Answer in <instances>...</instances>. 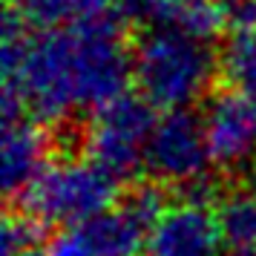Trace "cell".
Listing matches in <instances>:
<instances>
[{
  "label": "cell",
  "instance_id": "cell-8",
  "mask_svg": "<svg viewBox=\"0 0 256 256\" xmlns=\"http://www.w3.org/2000/svg\"><path fill=\"white\" fill-rule=\"evenodd\" d=\"M222 230L210 208L178 202L147 230V256H219Z\"/></svg>",
  "mask_w": 256,
  "mask_h": 256
},
{
  "label": "cell",
  "instance_id": "cell-2",
  "mask_svg": "<svg viewBox=\"0 0 256 256\" xmlns=\"http://www.w3.org/2000/svg\"><path fill=\"white\" fill-rule=\"evenodd\" d=\"M216 58L204 40L182 29H150L132 52V78L152 106L190 110L208 92Z\"/></svg>",
  "mask_w": 256,
  "mask_h": 256
},
{
  "label": "cell",
  "instance_id": "cell-15",
  "mask_svg": "<svg viewBox=\"0 0 256 256\" xmlns=\"http://www.w3.org/2000/svg\"><path fill=\"white\" fill-rule=\"evenodd\" d=\"M121 208L130 210V213H132V216H136L147 230H150L152 224L158 222V216L167 210V204H164V193L156 184H141V187H136V190L124 198V204H121Z\"/></svg>",
  "mask_w": 256,
  "mask_h": 256
},
{
  "label": "cell",
  "instance_id": "cell-9",
  "mask_svg": "<svg viewBox=\"0 0 256 256\" xmlns=\"http://www.w3.org/2000/svg\"><path fill=\"white\" fill-rule=\"evenodd\" d=\"M49 141L35 118H3L0 141V184L6 196H24L49 167Z\"/></svg>",
  "mask_w": 256,
  "mask_h": 256
},
{
  "label": "cell",
  "instance_id": "cell-17",
  "mask_svg": "<svg viewBox=\"0 0 256 256\" xmlns=\"http://www.w3.org/2000/svg\"><path fill=\"white\" fill-rule=\"evenodd\" d=\"M130 0H86V18L90 14H112L118 6H127Z\"/></svg>",
  "mask_w": 256,
  "mask_h": 256
},
{
  "label": "cell",
  "instance_id": "cell-7",
  "mask_svg": "<svg viewBox=\"0 0 256 256\" xmlns=\"http://www.w3.org/2000/svg\"><path fill=\"white\" fill-rule=\"evenodd\" d=\"M144 244L147 228L130 210L118 208L64 230L46 256H138Z\"/></svg>",
  "mask_w": 256,
  "mask_h": 256
},
{
  "label": "cell",
  "instance_id": "cell-20",
  "mask_svg": "<svg viewBox=\"0 0 256 256\" xmlns=\"http://www.w3.org/2000/svg\"><path fill=\"white\" fill-rule=\"evenodd\" d=\"M24 256H38V254H24Z\"/></svg>",
  "mask_w": 256,
  "mask_h": 256
},
{
  "label": "cell",
  "instance_id": "cell-5",
  "mask_svg": "<svg viewBox=\"0 0 256 256\" xmlns=\"http://www.w3.org/2000/svg\"><path fill=\"white\" fill-rule=\"evenodd\" d=\"M208 162L210 150L198 116H193L190 110H173L156 121L144 150V167L150 170V176L184 187L204 176Z\"/></svg>",
  "mask_w": 256,
  "mask_h": 256
},
{
  "label": "cell",
  "instance_id": "cell-12",
  "mask_svg": "<svg viewBox=\"0 0 256 256\" xmlns=\"http://www.w3.org/2000/svg\"><path fill=\"white\" fill-rule=\"evenodd\" d=\"M29 29L55 32L86 18V0H9V6Z\"/></svg>",
  "mask_w": 256,
  "mask_h": 256
},
{
  "label": "cell",
  "instance_id": "cell-6",
  "mask_svg": "<svg viewBox=\"0 0 256 256\" xmlns=\"http://www.w3.org/2000/svg\"><path fill=\"white\" fill-rule=\"evenodd\" d=\"M210 162L219 167H248L256 158V110L239 92H219L202 116Z\"/></svg>",
  "mask_w": 256,
  "mask_h": 256
},
{
  "label": "cell",
  "instance_id": "cell-14",
  "mask_svg": "<svg viewBox=\"0 0 256 256\" xmlns=\"http://www.w3.org/2000/svg\"><path fill=\"white\" fill-rule=\"evenodd\" d=\"M40 239V224H38L29 213H9L3 219V230H0V244H3V256H24L35 254L32 248Z\"/></svg>",
  "mask_w": 256,
  "mask_h": 256
},
{
  "label": "cell",
  "instance_id": "cell-10",
  "mask_svg": "<svg viewBox=\"0 0 256 256\" xmlns=\"http://www.w3.org/2000/svg\"><path fill=\"white\" fill-rule=\"evenodd\" d=\"M127 9L152 29H182L204 44L224 29L219 0H130Z\"/></svg>",
  "mask_w": 256,
  "mask_h": 256
},
{
  "label": "cell",
  "instance_id": "cell-11",
  "mask_svg": "<svg viewBox=\"0 0 256 256\" xmlns=\"http://www.w3.org/2000/svg\"><path fill=\"white\" fill-rule=\"evenodd\" d=\"M222 239L233 250H254L256 248V196L250 190L233 193L219 202L216 210Z\"/></svg>",
  "mask_w": 256,
  "mask_h": 256
},
{
  "label": "cell",
  "instance_id": "cell-13",
  "mask_svg": "<svg viewBox=\"0 0 256 256\" xmlns=\"http://www.w3.org/2000/svg\"><path fill=\"white\" fill-rule=\"evenodd\" d=\"M222 70L236 92L256 110V35H233L222 55Z\"/></svg>",
  "mask_w": 256,
  "mask_h": 256
},
{
  "label": "cell",
  "instance_id": "cell-18",
  "mask_svg": "<svg viewBox=\"0 0 256 256\" xmlns=\"http://www.w3.org/2000/svg\"><path fill=\"white\" fill-rule=\"evenodd\" d=\"M244 182H248V190L256 196V158L244 167Z\"/></svg>",
  "mask_w": 256,
  "mask_h": 256
},
{
  "label": "cell",
  "instance_id": "cell-16",
  "mask_svg": "<svg viewBox=\"0 0 256 256\" xmlns=\"http://www.w3.org/2000/svg\"><path fill=\"white\" fill-rule=\"evenodd\" d=\"M219 9L233 35H256V0H219Z\"/></svg>",
  "mask_w": 256,
  "mask_h": 256
},
{
  "label": "cell",
  "instance_id": "cell-19",
  "mask_svg": "<svg viewBox=\"0 0 256 256\" xmlns=\"http://www.w3.org/2000/svg\"><path fill=\"white\" fill-rule=\"evenodd\" d=\"M228 256H256V248L254 250H230Z\"/></svg>",
  "mask_w": 256,
  "mask_h": 256
},
{
  "label": "cell",
  "instance_id": "cell-4",
  "mask_svg": "<svg viewBox=\"0 0 256 256\" xmlns=\"http://www.w3.org/2000/svg\"><path fill=\"white\" fill-rule=\"evenodd\" d=\"M158 118L144 95H121L95 110L84 136L90 162L104 167L116 178H130L144 167V150Z\"/></svg>",
  "mask_w": 256,
  "mask_h": 256
},
{
  "label": "cell",
  "instance_id": "cell-1",
  "mask_svg": "<svg viewBox=\"0 0 256 256\" xmlns=\"http://www.w3.org/2000/svg\"><path fill=\"white\" fill-rule=\"evenodd\" d=\"M3 118L29 116L58 124L78 110H101L127 95L132 55L110 14H90L55 32L29 35V26L3 14Z\"/></svg>",
  "mask_w": 256,
  "mask_h": 256
},
{
  "label": "cell",
  "instance_id": "cell-3",
  "mask_svg": "<svg viewBox=\"0 0 256 256\" xmlns=\"http://www.w3.org/2000/svg\"><path fill=\"white\" fill-rule=\"evenodd\" d=\"M118 178L90 158H66L49 164L24 193L26 213L44 224H64L66 230L112 210Z\"/></svg>",
  "mask_w": 256,
  "mask_h": 256
}]
</instances>
